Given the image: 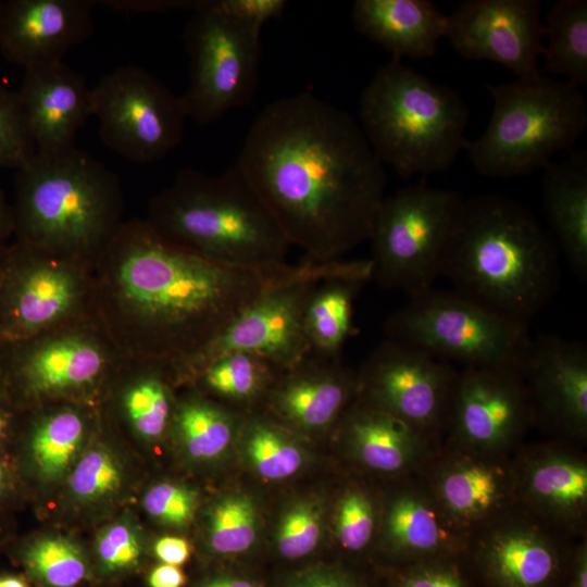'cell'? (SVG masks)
I'll list each match as a JSON object with an SVG mask.
<instances>
[{"mask_svg":"<svg viewBox=\"0 0 587 587\" xmlns=\"http://www.w3.org/2000/svg\"><path fill=\"white\" fill-rule=\"evenodd\" d=\"M236 165L290 246L326 263L370 238L386 173L360 125L310 91L268 103Z\"/></svg>","mask_w":587,"mask_h":587,"instance_id":"cell-1","label":"cell"},{"mask_svg":"<svg viewBox=\"0 0 587 587\" xmlns=\"http://www.w3.org/2000/svg\"><path fill=\"white\" fill-rule=\"evenodd\" d=\"M92 285L105 322L129 353L178 365L267 289L321 263L237 266L207 258L147 220L123 223L96 259Z\"/></svg>","mask_w":587,"mask_h":587,"instance_id":"cell-2","label":"cell"},{"mask_svg":"<svg viewBox=\"0 0 587 587\" xmlns=\"http://www.w3.org/2000/svg\"><path fill=\"white\" fill-rule=\"evenodd\" d=\"M558 275L554 241L526 208L500 195L464 199L441 275L454 290L527 325Z\"/></svg>","mask_w":587,"mask_h":587,"instance_id":"cell-3","label":"cell"},{"mask_svg":"<svg viewBox=\"0 0 587 587\" xmlns=\"http://www.w3.org/2000/svg\"><path fill=\"white\" fill-rule=\"evenodd\" d=\"M15 191L16 242L48 254L96 260L123 224L118 177L76 147L35 153L16 171Z\"/></svg>","mask_w":587,"mask_h":587,"instance_id":"cell-4","label":"cell"},{"mask_svg":"<svg viewBox=\"0 0 587 587\" xmlns=\"http://www.w3.org/2000/svg\"><path fill=\"white\" fill-rule=\"evenodd\" d=\"M147 221L170 239L230 265L285 263L291 247L236 163L220 175L180 170L152 198Z\"/></svg>","mask_w":587,"mask_h":587,"instance_id":"cell-5","label":"cell"},{"mask_svg":"<svg viewBox=\"0 0 587 587\" xmlns=\"http://www.w3.org/2000/svg\"><path fill=\"white\" fill-rule=\"evenodd\" d=\"M359 117L379 161L401 177L446 171L467 141L461 96L399 60L380 66L365 86Z\"/></svg>","mask_w":587,"mask_h":587,"instance_id":"cell-6","label":"cell"},{"mask_svg":"<svg viewBox=\"0 0 587 587\" xmlns=\"http://www.w3.org/2000/svg\"><path fill=\"white\" fill-rule=\"evenodd\" d=\"M494 108L485 132L466 141L474 168L492 178H511L545 168L570 150L587 127L580 87L545 76L486 86Z\"/></svg>","mask_w":587,"mask_h":587,"instance_id":"cell-7","label":"cell"},{"mask_svg":"<svg viewBox=\"0 0 587 587\" xmlns=\"http://www.w3.org/2000/svg\"><path fill=\"white\" fill-rule=\"evenodd\" d=\"M391 339L463 367L517 366L529 339L527 325L457 290L433 287L413 297L385 322Z\"/></svg>","mask_w":587,"mask_h":587,"instance_id":"cell-8","label":"cell"},{"mask_svg":"<svg viewBox=\"0 0 587 587\" xmlns=\"http://www.w3.org/2000/svg\"><path fill=\"white\" fill-rule=\"evenodd\" d=\"M463 202L458 192L424 182L385 197L369 238L372 278L409 297L432 288L442 275Z\"/></svg>","mask_w":587,"mask_h":587,"instance_id":"cell-9","label":"cell"},{"mask_svg":"<svg viewBox=\"0 0 587 587\" xmlns=\"http://www.w3.org/2000/svg\"><path fill=\"white\" fill-rule=\"evenodd\" d=\"M189 83L182 95L187 115L201 125L251 103L262 55L261 27L199 0L184 30Z\"/></svg>","mask_w":587,"mask_h":587,"instance_id":"cell-10","label":"cell"},{"mask_svg":"<svg viewBox=\"0 0 587 587\" xmlns=\"http://www.w3.org/2000/svg\"><path fill=\"white\" fill-rule=\"evenodd\" d=\"M91 116L104 145L139 164L159 161L178 147L188 117L182 96L137 65L100 78L91 88Z\"/></svg>","mask_w":587,"mask_h":587,"instance_id":"cell-11","label":"cell"},{"mask_svg":"<svg viewBox=\"0 0 587 587\" xmlns=\"http://www.w3.org/2000/svg\"><path fill=\"white\" fill-rule=\"evenodd\" d=\"M85 263L16 242L0 257V341L52 332L76 317L92 296Z\"/></svg>","mask_w":587,"mask_h":587,"instance_id":"cell-12","label":"cell"},{"mask_svg":"<svg viewBox=\"0 0 587 587\" xmlns=\"http://www.w3.org/2000/svg\"><path fill=\"white\" fill-rule=\"evenodd\" d=\"M458 375L452 364L386 338L357 373V399L441 446Z\"/></svg>","mask_w":587,"mask_h":587,"instance_id":"cell-13","label":"cell"},{"mask_svg":"<svg viewBox=\"0 0 587 587\" xmlns=\"http://www.w3.org/2000/svg\"><path fill=\"white\" fill-rule=\"evenodd\" d=\"M359 263L360 260L322 263L308 275L267 289L205 347L177 366L197 373L222 354L247 351L282 371L291 367L311 352L303 319L313 290L321 280L347 273Z\"/></svg>","mask_w":587,"mask_h":587,"instance_id":"cell-14","label":"cell"},{"mask_svg":"<svg viewBox=\"0 0 587 587\" xmlns=\"http://www.w3.org/2000/svg\"><path fill=\"white\" fill-rule=\"evenodd\" d=\"M575 541L516 503L469 536L464 558L482 587H563Z\"/></svg>","mask_w":587,"mask_h":587,"instance_id":"cell-15","label":"cell"},{"mask_svg":"<svg viewBox=\"0 0 587 587\" xmlns=\"http://www.w3.org/2000/svg\"><path fill=\"white\" fill-rule=\"evenodd\" d=\"M534 425L523 379L514 366L459 371L442 444L486 455H512Z\"/></svg>","mask_w":587,"mask_h":587,"instance_id":"cell-16","label":"cell"},{"mask_svg":"<svg viewBox=\"0 0 587 587\" xmlns=\"http://www.w3.org/2000/svg\"><path fill=\"white\" fill-rule=\"evenodd\" d=\"M53 332V330H52ZM0 344V389L17 408L23 402L93 383L108 352L83 330H57Z\"/></svg>","mask_w":587,"mask_h":587,"instance_id":"cell-17","label":"cell"},{"mask_svg":"<svg viewBox=\"0 0 587 587\" xmlns=\"http://www.w3.org/2000/svg\"><path fill=\"white\" fill-rule=\"evenodd\" d=\"M537 424L558 439H587V350L558 336L528 339L516 366Z\"/></svg>","mask_w":587,"mask_h":587,"instance_id":"cell-18","label":"cell"},{"mask_svg":"<svg viewBox=\"0 0 587 587\" xmlns=\"http://www.w3.org/2000/svg\"><path fill=\"white\" fill-rule=\"evenodd\" d=\"M464 58L490 61L519 79L539 76L544 22L537 0H469L448 15L447 36Z\"/></svg>","mask_w":587,"mask_h":587,"instance_id":"cell-19","label":"cell"},{"mask_svg":"<svg viewBox=\"0 0 587 587\" xmlns=\"http://www.w3.org/2000/svg\"><path fill=\"white\" fill-rule=\"evenodd\" d=\"M512 467L519 505L573 540L587 535V458L578 445H522Z\"/></svg>","mask_w":587,"mask_h":587,"instance_id":"cell-20","label":"cell"},{"mask_svg":"<svg viewBox=\"0 0 587 587\" xmlns=\"http://www.w3.org/2000/svg\"><path fill=\"white\" fill-rule=\"evenodd\" d=\"M417 474L448 519L469 536L516 504L512 455L441 444Z\"/></svg>","mask_w":587,"mask_h":587,"instance_id":"cell-21","label":"cell"},{"mask_svg":"<svg viewBox=\"0 0 587 587\" xmlns=\"http://www.w3.org/2000/svg\"><path fill=\"white\" fill-rule=\"evenodd\" d=\"M394 482L382 500L376 538L384 567L464 555L469 535L448 519L419 474Z\"/></svg>","mask_w":587,"mask_h":587,"instance_id":"cell-22","label":"cell"},{"mask_svg":"<svg viewBox=\"0 0 587 587\" xmlns=\"http://www.w3.org/2000/svg\"><path fill=\"white\" fill-rule=\"evenodd\" d=\"M90 0H9L0 12V52L24 70L60 62L93 30Z\"/></svg>","mask_w":587,"mask_h":587,"instance_id":"cell-23","label":"cell"},{"mask_svg":"<svg viewBox=\"0 0 587 587\" xmlns=\"http://www.w3.org/2000/svg\"><path fill=\"white\" fill-rule=\"evenodd\" d=\"M358 376L340 358L310 352L277 375L268 394L272 414L305 432L330 429L357 399Z\"/></svg>","mask_w":587,"mask_h":587,"instance_id":"cell-24","label":"cell"},{"mask_svg":"<svg viewBox=\"0 0 587 587\" xmlns=\"http://www.w3.org/2000/svg\"><path fill=\"white\" fill-rule=\"evenodd\" d=\"M36 153L75 148L79 128L91 116V88L63 61L24 70L16 90Z\"/></svg>","mask_w":587,"mask_h":587,"instance_id":"cell-25","label":"cell"},{"mask_svg":"<svg viewBox=\"0 0 587 587\" xmlns=\"http://www.w3.org/2000/svg\"><path fill=\"white\" fill-rule=\"evenodd\" d=\"M340 425L352 461L391 480L417 474L440 447L398 417L359 399L346 411Z\"/></svg>","mask_w":587,"mask_h":587,"instance_id":"cell-26","label":"cell"},{"mask_svg":"<svg viewBox=\"0 0 587 587\" xmlns=\"http://www.w3.org/2000/svg\"><path fill=\"white\" fill-rule=\"evenodd\" d=\"M351 16L359 34L399 61L433 57L448 30V15L428 0H357Z\"/></svg>","mask_w":587,"mask_h":587,"instance_id":"cell-27","label":"cell"},{"mask_svg":"<svg viewBox=\"0 0 587 587\" xmlns=\"http://www.w3.org/2000/svg\"><path fill=\"white\" fill-rule=\"evenodd\" d=\"M542 198L555 240L572 268L587 274V154L573 151L545 167Z\"/></svg>","mask_w":587,"mask_h":587,"instance_id":"cell-28","label":"cell"},{"mask_svg":"<svg viewBox=\"0 0 587 587\" xmlns=\"http://www.w3.org/2000/svg\"><path fill=\"white\" fill-rule=\"evenodd\" d=\"M373 277L371 260H360L353 270L321 280L305 308L303 328L311 352L340 355L348 338L354 334L353 302Z\"/></svg>","mask_w":587,"mask_h":587,"instance_id":"cell-29","label":"cell"},{"mask_svg":"<svg viewBox=\"0 0 587 587\" xmlns=\"http://www.w3.org/2000/svg\"><path fill=\"white\" fill-rule=\"evenodd\" d=\"M243 422L236 411L201 397L188 398L173 415L174 432L180 445L190 458L199 461L221 457Z\"/></svg>","mask_w":587,"mask_h":587,"instance_id":"cell-30","label":"cell"},{"mask_svg":"<svg viewBox=\"0 0 587 587\" xmlns=\"http://www.w3.org/2000/svg\"><path fill=\"white\" fill-rule=\"evenodd\" d=\"M541 55L546 70L582 87L587 84V1L560 0L551 8Z\"/></svg>","mask_w":587,"mask_h":587,"instance_id":"cell-31","label":"cell"},{"mask_svg":"<svg viewBox=\"0 0 587 587\" xmlns=\"http://www.w3.org/2000/svg\"><path fill=\"white\" fill-rule=\"evenodd\" d=\"M84 436V419L75 411L42 417L27 433V463L43 479L60 478L72 465Z\"/></svg>","mask_w":587,"mask_h":587,"instance_id":"cell-32","label":"cell"},{"mask_svg":"<svg viewBox=\"0 0 587 587\" xmlns=\"http://www.w3.org/2000/svg\"><path fill=\"white\" fill-rule=\"evenodd\" d=\"M280 371L258 354L232 351L213 359L197 374H200L203 385L212 394L242 404L268 394Z\"/></svg>","mask_w":587,"mask_h":587,"instance_id":"cell-33","label":"cell"},{"mask_svg":"<svg viewBox=\"0 0 587 587\" xmlns=\"http://www.w3.org/2000/svg\"><path fill=\"white\" fill-rule=\"evenodd\" d=\"M242 427L246 454L262 478L285 479L303 465L301 447L275 421L255 415L245 421Z\"/></svg>","mask_w":587,"mask_h":587,"instance_id":"cell-34","label":"cell"},{"mask_svg":"<svg viewBox=\"0 0 587 587\" xmlns=\"http://www.w3.org/2000/svg\"><path fill=\"white\" fill-rule=\"evenodd\" d=\"M382 500L360 484L342 490L335 507L334 533L339 547L360 554L376 542Z\"/></svg>","mask_w":587,"mask_h":587,"instance_id":"cell-35","label":"cell"},{"mask_svg":"<svg viewBox=\"0 0 587 587\" xmlns=\"http://www.w3.org/2000/svg\"><path fill=\"white\" fill-rule=\"evenodd\" d=\"M22 564L51 587H74L86 575V561L78 547L63 537H39L20 548Z\"/></svg>","mask_w":587,"mask_h":587,"instance_id":"cell-36","label":"cell"},{"mask_svg":"<svg viewBox=\"0 0 587 587\" xmlns=\"http://www.w3.org/2000/svg\"><path fill=\"white\" fill-rule=\"evenodd\" d=\"M258 529V511L252 499L242 494H233L221 499L211 511L209 546L217 554H239L253 546Z\"/></svg>","mask_w":587,"mask_h":587,"instance_id":"cell-37","label":"cell"},{"mask_svg":"<svg viewBox=\"0 0 587 587\" xmlns=\"http://www.w3.org/2000/svg\"><path fill=\"white\" fill-rule=\"evenodd\" d=\"M385 587H482L464 555L387 566Z\"/></svg>","mask_w":587,"mask_h":587,"instance_id":"cell-38","label":"cell"},{"mask_svg":"<svg viewBox=\"0 0 587 587\" xmlns=\"http://www.w3.org/2000/svg\"><path fill=\"white\" fill-rule=\"evenodd\" d=\"M324 507L315 499H300L282 515L276 548L286 560H299L313 552L324 532Z\"/></svg>","mask_w":587,"mask_h":587,"instance_id":"cell-39","label":"cell"},{"mask_svg":"<svg viewBox=\"0 0 587 587\" xmlns=\"http://www.w3.org/2000/svg\"><path fill=\"white\" fill-rule=\"evenodd\" d=\"M124 408L138 435L157 438L164 433L172 414L170 391L158 377L141 378L126 391Z\"/></svg>","mask_w":587,"mask_h":587,"instance_id":"cell-40","label":"cell"},{"mask_svg":"<svg viewBox=\"0 0 587 587\" xmlns=\"http://www.w3.org/2000/svg\"><path fill=\"white\" fill-rule=\"evenodd\" d=\"M122 484V469L114 455L102 447L88 450L68 478L72 495L95 501L114 494Z\"/></svg>","mask_w":587,"mask_h":587,"instance_id":"cell-41","label":"cell"},{"mask_svg":"<svg viewBox=\"0 0 587 587\" xmlns=\"http://www.w3.org/2000/svg\"><path fill=\"white\" fill-rule=\"evenodd\" d=\"M35 153L17 93L0 84V168L17 171Z\"/></svg>","mask_w":587,"mask_h":587,"instance_id":"cell-42","label":"cell"},{"mask_svg":"<svg viewBox=\"0 0 587 587\" xmlns=\"http://www.w3.org/2000/svg\"><path fill=\"white\" fill-rule=\"evenodd\" d=\"M142 504L155 520L182 526L190 522L197 507V494L184 486L160 483L145 495Z\"/></svg>","mask_w":587,"mask_h":587,"instance_id":"cell-43","label":"cell"},{"mask_svg":"<svg viewBox=\"0 0 587 587\" xmlns=\"http://www.w3.org/2000/svg\"><path fill=\"white\" fill-rule=\"evenodd\" d=\"M97 553L107 570H124L138 563L141 555V545L130 526L116 523L107 528L99 537Z\"/></svg>","mask_w":587,"mask_h":587,"instance_id":"cell-44","label":"cell"},{"mask_svg":"<svg viewBox=\"0 0 587 587\" xmlns=\"http://www.w3.org/2000/svg\"><path fill=\"white\" fill-rule=\"evenodd\" d=\"M279 587H371V585L357 569L340 563H322L291 572Z\"/></svg>","mask_w":587,"mask_h":587,"instance_id":"cell-45","label":"cell"},{"mask_svg":"<svg viewBox=\"0 0 587 587\" xmlns=\"http://www.w3.org/2000/svg\"><path fill=\"white\" fill-rule=\"evenodd\" d=\"M216 3L224 12L261 28L280 17L287 5L285 0H216Z\"/></svg>","mask_w":587,"mask_h":587,"instance_id":"cell-46","label":"cell"},{"mask_svg":"<svg viewBox=\"0 0 587 587\" xmlns=\"http://www.w3.org/2000/svg\"><path fill=\"white\" fill-rule=\"evenodd\" d=\"M107 7L123 12H165L171 10L193 11L199 0H109L101 1Z\"/></svg>","mask_w":587,"mask_h":587,"instance_id":"cell-47","label":"cell"},{"mask_svg":"<svg viewBox=\"0 0 587 587\" xmlns=\"http://www.w3.org/2000/svg\"><path fill=\"white\" fill-rule=\"evenodd\" d=\"M153 550L164 564L180 566L190 558V545L182 537L163 536L155 541Z\"/></svg>","mask_w":587,"mask_h":587,"instance_id":"cell-48","label":"cell"},{"mask_svg":"<svg viewBox=\"0 0 587 587\" xmlns=\"http://www.w3.org/2000/svg\"><path fill=\"white\" fill-rule=\"evenodd\" d=\"M563 587H587V535L574 544Z\"/></svg>","mask_w":587,"mask_h":587,"instance_id":"cell-49","label":"cell"},{"mask_svg":"<svg viewBox=\"0 0 587 587\" xmlns=\"http://www.w3.org/2000/svg\"><path fill=\"white\" fill-rule=\"evenodd\" d=\"M187 577L179 566L160 564L148 576L150 587H184Z\"/></svg>","mask_w":587,"mask_h":587,"instance_id":"cell-50","label":"cell"},{"mask_svg":"<svg viewBox=\"0 0 587 587\" xmlns=\"http://www.w3.org/2000/svg\"><path fill=\"white\" fill-rule=\"evenodd\" d=\"M16 407L7 397V395L0 389V455L1 450L7 446L13 436V429L15 425Z\"/></svg>","mask_w":587,"mask_h":587,"instance_id":"cell-51","label":"cell"},{"mask_svg":"<svg viewBox=\"0 0 587 587\" xmlns=\"http://www.w3.org/2000/svg\"><path fill=\"white\" fill-rule=\"evenodd\" d=\"M200 587H262L252 578L238 574H220L204 580Z\"/></svg>","mask_w":587,"mask_h":587,"instance_id":"cell-52","label":"cell"},{"mask_svg":"<svg viewBox=\"0 0 587 587\" xmlns=\"http://www.w3.org/2000/svg\"><path fill=\"white\" fill-rule=\"evenodd\" d=\"M17 490V477L5 459L0 455V502L8 501Z\"/></svg>","mask_w":587,"mask_h":587,"instance_id":"cell-53","label":"cell"},{"mask_svg":"<svg viewBox=\"0 0 587 587\" xmlns=\"http://www.w3.org/2000/svg\"><path fill=\"white\" fill-rule=\"evenodd\" d=\"M14 233L13 212L0 188V245Z\"/></svg>","mask_w":587,"mask_h":587,"instance_id":"cell-54","label":"cell"},{"mask_svg":"<svg viewBox=\"0 0 587 587\" xmlns=\"http://www.w3.org/2000/svg\"><path fill=\"white\" fill-rule=\"evenodd\" d=\"M0 587H29V584L21 575L1 574L0 575Z\"/></svg>","mask_w":587,"mask_h":587,"instance_id":"cell-55","label":"cell"},{"mask_svg":"<svg viewBox=\"0 0 587 587\" xmlns=\"http://www.w3.org/2000/svg\"><path fill=\"white\" fill-rule=\"evenodd\" d=\"M3 249H4V246L0 245V257H1L2 252H3Z\"/></svg>","mask_w":587,"mask_h":587,"instance_id":"cell-56","label":"cell"},{"mask_svg":"<svg viewBox=\"0 0 587 587\" xmlns=\"http://www.w3.org/2000/svg\"><path fill=\"white\" fill-rule=\"evenodd\" d=\"M2 4H3V2H2V1H0V12H1V9H2Z\"/></svg>","mask_w":587,"mask_h":587,"instance_id":"cell-57","label":"cell"},{"mask_svg":"<svg viewBox=\"0 0 587 587\" xmlns=\"http://www.w3.org/2000/svg\"><path fill=\"white\" fill-rule=\"evenodd\" d=\"M0 344H1V341H0Z\"/></svg>","mask_w":587,"mask_h":587,"instance_id":"cell-58","label":"cell"}]
</instances>
